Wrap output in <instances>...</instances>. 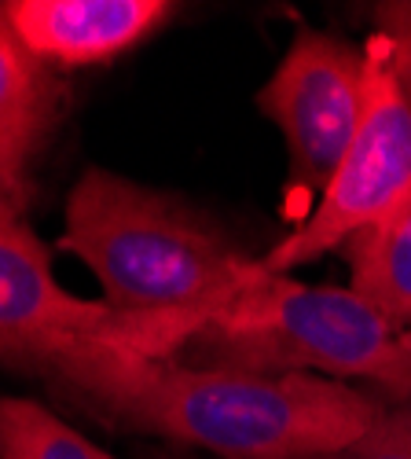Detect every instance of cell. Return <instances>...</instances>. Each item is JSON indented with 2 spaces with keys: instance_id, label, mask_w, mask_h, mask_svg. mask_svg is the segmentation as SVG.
<instances>
[{
  "instance_id": "5b68a950",
  "label": "cell",
  "mask_w": 411,
  "mask_h": 459,
  "mask_svg": "<svg viewBox=\"0 0 411 459\" xmlns=\"http://www.w3.org/2000/svg\"><path fill=\"white\" fill-rule=\"evenodd\" d=\"M364 45L367 100L360 129L316 210L294 224L290 236H283L269 254H261V269L269 276H290L302 264L342 250L411 199V103L379 37L371 33Z\"/></svg>"
},
{
  "instance_id": "6da1fadb",
  "label": "cell",
  "mask_w": 411,
  "mask_h": 459,
  "mask_svg": "<svg viewBox=\"0 0 411 459\" xmlns=\"http://www.w3.org/2000/svg\"><path fill=\"white\" fill-rule=\"evenodd\" d=\"M48 386L107 427L217 459H320L356 441L390 401L320 375H250L70 342L41 368Z\"/></svg>"
},
{
  "instance_id": "8992f818",
  "label": "cell",
  "mask_w": 411,
  "mask_h": 459,
  "mask_svg": "<svg viewBox=\"0 0 411 459\" xmlns=\"http://www.w3.org/2000/svg\"><path fill=\"white\" fill-rule=\"evenodd\" d=\"M115 342L143 357H173L188 331L155 316L115 313L73 298L52 273V250L30 224H0V368L37 371L70 342Z\"/></svg>"
},
{
  "instance_id": "30bf717a",
  "label": "cell",
  "mask_w": 411,
  "mask_h": 459,
  "mask_svg": "<svg viewBox=\"0 0 411 459\" xmlns=\"http://www.w3.org/2000/svg\"><path fill=\"white\" fill-rule=\"evenodd\" d=\"M0 459H118L92 445L45 404L0 397Z\"/></svg>"
},
{
  "instance_id": "3957f363",
  "label": "cell",
  "mask_w": 411,
  "mask_h": 459,
  "mask_svg": "<svg viewBox=\"0 0 411 459\" xmlns=\"http://www.w3.org/2000/svg\"><path fill=\"white\" fill-rule=\"evenodd\" d=\"M188 368L250 375H320L390 404L411 401V346L353 287L261 276L166 357Z\"/></svg>"
},
{
  "instance_id": "ba28073f",
  "label": "cell",
  "mask_w": 411,
  "mask_h": 459,
  "mask_svg": "<svg viewBox=\"0 0 411 459\" xmlns=\"http://www.w3.org/2000/svg\"><path fill=\"white\" fill-rule=\"evenodd\" d=\"M66 103L59 70L37 59L0 12V155L30 166L56 136Z\"/></svg>"
},
{
  "instance_id": "5bb4252c",
  "label": "cell",
  "mask_w": 411,
  "mask_h": 459,
  "mask_svg": "<svg viewBox=\"0 0 411 459\" xmlns=\"http://www.w3.org/2000/svg\"><path fill=\"white\" fill-rule=\"evenodd\" d=\"M404 338H407V346H411V327H407V331H404Z\"/></svg>"
},
{
  "instance_id": "4fadbf2b",
  "label": "cell",
  "mask_w": 411,
  "mask_h": 459,
  "mask_svg": "<svg viewBox=\"0 0 411 459\" xmlns=\"http://www.w3.org/2000/svg\"><path fill=\"white\" fill-rule=\"evenodd\" d=\"M37 187L30 180V166L0 155V224H30Z\"/></svg>"
},
{
  "instance_id": "52a82bcc",
  "label": "cell",
  "mask_w": 411,
  "mask_h": 459,
  "mask_svg": "<svg viewBox=\"0 0 411 459\" xmlns=\"http://www.w3.org/2000/svg\"><path fill=\"white\" fill-rule=\"evenodd\" d=\"M19 41L56 70H89L122 59L173 15L169 0H0Z\"/></svg>"
},
{
  "instance_id": "8fae6325",
  "label": "cell",
  "mask_w": 411,
  "mask_h": 459,
  "mask_svg": "<svg viewBox=\"0 0 411 459\" xmlns=\"http://www.w3.org/2000/svg\"><path fill=\"white\" fill-rule=\"evenodd\" d=\"M320 459H411V401L386 404L356 441Z\"/></svg>"
},
{
  "instance_id": "277c9868",
  "label": "cell",
  "mask_w": 411,
  "mask_h": 459,
  "mask_svg": "<svg viewBox=\"0 0 411 459\" xmlns=\"http://www.w3.org/2000/svg\"><path fill=\"white\" fill-rule=\"evenodd\" d=\"M364 100L367 45L323 30H297L269 85L253 100L287 143V221L302 224L323 199L360 129Z\"/></svg>"
},
{
  "instance_id": "7a4b0ae2",
  "label": "cell",
  "mask_w": 411,
  "mask_h": 459,
  "mask_svg": "<svg viewBox=\"0 0 411 459\" xmlns=\"http://www.w3.org/2000/svg\"><path fill=\"white\" fill-rule=\"evenodd\" d=\"M59 250L89 264L115 313L180 324L188 338L261 276V257L206 213L110 169L73 184Z\"/></svg>"
},
{
  "instance_id": "9c48e42d",
  "label": "cell",
  "mask_w": 411,
  "mask_h": 459,
  "mask_svg": "<svg viewBox=\"0 0 411 459\" xmlns=\"http://www.w3.org/2000/svg\"><path fill=\"white\" fill-rule=\"evenodd\" d=\"M349 264V287L397 324L411 327V199L386 221L367 228L342 247Z\"/></svg>"
},
{
  "instance_id": "9a60e30c",
  "label": "cell",
  "mask_w": 411,
  "mask_h": 459,
  "mask_svg": "<svg viewBox=\"0 0 411 459\" xmlns=\"http://www.w3.org/2000/svg\"><path fill=\"white\" fill-rule=\"evenodd\" d=\"M162 459H169V455H162Z\"/></svg>"
},
{
  "instance_id": "7c38bea8",
  "label": "cell",
  "mask_w": 411,
  "mask_h": 459,
  "mask_svg": "<svg viewBox=\"0 0 411 459\" xmlns=\"http://www.w3.org/2000/svg\"><path fill=\"white\" fill-rule=\"evenodd\" d=\"M375 37L382 41L390 63H393V74L397 82L411 103V0H390V4H379L375 15Z\"/></svg>"
}]
</instances>
